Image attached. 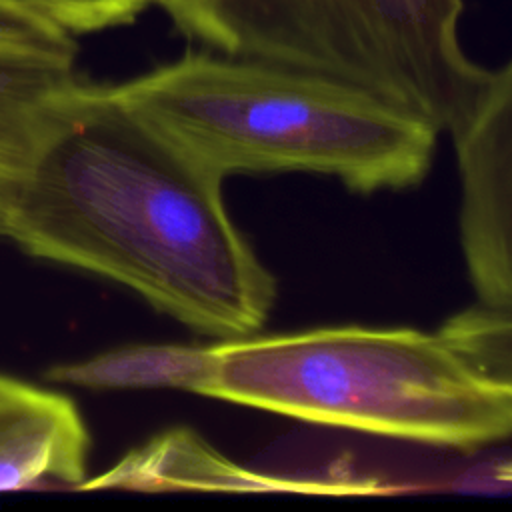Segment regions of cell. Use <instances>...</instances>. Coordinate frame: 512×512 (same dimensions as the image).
<instances>
[{
  "instance_id": "obj_1",
  "label": "cell",
  "mask_w": 512,
  "mask_h": 512,
  "mask_svg": "<svg viewBox=\"0 0 512 512\" xmlns=\"http://www.w3.org/2000/svg\"><path fill=\"white\" fill-rule=\"evenodd\" d=\"M224 178L74 74L40 106L0 236L26 254L116 282L218 340L256 334L276 278L228 214Z\"/></svg>"
},
{
  "instance_id": "obj_2",
  "label": "cell",
  "mask_w": 512,
  "mask_h": 512,
  "mask_svg": "<svg viewBox=\"0 0 512 512\" xmlns=\"http://www.w3.org/2000/svg\"><path fill=\"white\" fill-rule=\"evenodd\" d=\"M112 88L224 180L310 172L358 194L406 190L426 178L438 140L426 120L358 86L198 46Z\"/></svg>"
},
{
  "instance_id": "obj_3",
  "label": "cell",
  "mask_w": 512,
  "mask_h": 512,
  "mask_svg": "<svg viewBox=\"0 0 512 512\" xmlns=\"http://www.w3.org/2000/svg\"><path fill=\"white\" fill-rule=\"evenodd\" d=\"M204 396L304 422L442 448L512 430V380L470 362L442 332L332 326L214 344Z\"/></svg>"
},
{
  "instance_id": "obj_4",
  "label": "cell",
  "mask_w": 512,
  "mask_h": 512,
  "mask_svg": "<svg viewBox=\"0 0 512 512\" xmlns=\"http://www.w3.org/2000/svg\"><path fill=\"white\" fill-rule=\"evenodd\" d=\"M198 48L358 86L438 134L464 128L500 66L462 44L464 0H154Z\"/></svg>"
},
{
  "instance_id": "obj_5",
  "label": "cell",
  "mask_w": 512,
  "mask_h": 512,
  "mask_svg": "<svg viewBox=\"0 0 512 512\" xmlns=\"http://www.w3.org/2000/svg\"><path fill=\"white\" fill-rule=\"evenodd\" d=\"M462 176L460 238L480 302L512 308V64L452 134Z\"/></svg>"
},
{
  "instance_id": "obj_6",
  "label": "cell",
  "mask_w": 512,
  "mask_h": 512,
  "mask_svg": "<svg viewBox=\"0 0 512 512\" xmlns=\"http://www.w3.org/2000/svg\"><path fill=\"white\" fill-rule=\"evenodd\" d=\"M88 454L90 432L66 394L0 374V490L78 488Z\"/></svg>"
},
{
  "instance_id": "obj_7",
  "label": "cell",
  "mask_w": 512,
  "mask_h": 512,
  "mask_svg": "<svg viewBox=\"0 0 512 512\" xmlns=\"http://www.w3.org/2000/svg\"><path fill=\"white\" fill-rule=\"evenodd\" d=\"M80 490L94 488H202V490H294L324 494H366L374 492L362 484H338L316 480H290L264 476L226 460L212 446L184 430H172L154 438L140 450L126 454L104 474L84 480Z\"/></svg>"
},
{
  "instance_id": "obj_8",
  "label": "cell",
  "mask_w": 512,
  "mask_h": 512,
  "mask_svg": "<svg viewBox=\"0 0 512 512\" xmlns=\"http://www.w3.org/2000/svg\"><path fill=\"white\" fill-rule=\"evenodd\" d=\"M214 362V344H130L50 366L44 376L54 384L90 390L174 388L204 396Z\"/></svg>"
},
{
  "instance_id": "obj_9",
  "label": "cell",
  "mask_w": 512,
  "mask_h": 512,
  "mask_svg": "<svg viewBox=\"0 0 512 512\" xmlns=\"http://www.w3.org/2000/svg\"><path fill=\"white\" fill-rule=\"evenodd\" d=\"M74 74V60L0 52V222L36 114L44 100Z\"/></svg>"
},
{
  "instance_id": "obj_10",
  "label": "cell",
  "mask_w": 512,
  "mask_h": 512,
  "mask_svg": "<svg viewBox=\"0 0 512 512\" xmlns=\"http://www.w3.org/2000/svg\"><path fill=\"white\" fill-rule=\"evenodd\" d=\"M440 330L478 368L492 376L512 380L510 308L478 302L448 318Z\"/></svg>"
},
{
  "instance_id": "obj_11",
  "label": "cell",
  "mask_w": 512,
  "mask_h": 512,
  "mask_svg": "<svg viewBox=\"0 0 512 512\" xmlns=\"http://www.w3.org/2000/svg\"><path fill=\"white\" fill-rule=\"evenodd\" d=\"M0 4L82 36L134 24L154 0H0Z\"/></svg>"
},
{
  "instance_id": "obj_12",
  "label": "cell",
  "mask_w": 512,
  "mask_h": 512,
  "mask_svg": "<svg viewBox=\"0 0 512 512\" xmlns=\"http://www.w3.org/2000/svg\"><path fill=\"white\" fill-rule=\"evenodd\" d=\"M0 52L32 54L60 60L78 56L76 36L58 26L0 4Z\"/></svg>"
}]
</instances>
